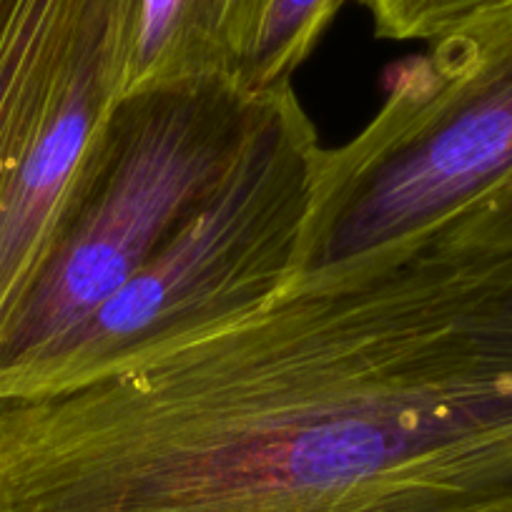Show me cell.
Wrapping results in <instances>:
<instances>
[{
  "label": "cell",
  "mask_w": 512,
  "mask_h": 512,
  "mask_svg": "<svg viewBox=\"0 0 512 512\" xmlns=\"http://www.w3.org/2000/svg\"><path fill=\"white\" fill-rule=\"evenodd\" d=\"M374 33L390 41H435L485 18L512 11V0H359Z\"/></svg>",
  "instance_id": "cell-8"
},
{
  "label": "cell",
  "mask_w": 512,
  "mask_h": 512,
  "mask_svg": "<svg viewBox=\"0 0 512 512\" xmlns=\"http://www.w3.org/2000/svg\"><path fill=\"white\" fill-rule=\"evenodd\" d=\"M322 151L292 83L264 91L254 131L214 194L0 402L111 372L277 297L297 277Z\"/></svg>",
  "instance_id": "cell-4"
},
{
  "label": "cell",
  "mask_w": 512,
  "mask_h": 512,
  "mask_svg": "<svg viewBox=\"0 0 512 512\" xmlns=\"http://www.w3.org/2000/svg\"><path fill=\"white\" fill-rule=\"evenodd\" d=\"M457 246L512 262V179L442 229Z\"/></svg>",
  "instance_id": "cell-9"
},
{
  "label": "cell",
  "mask_w": 512,
  "mask_h": 512,
  "mask_svg": "<svg viewBox=\"0 0 512 512\" xmlns=\"http://www.w3.org/2000/svg\"><path fill=\"white\" fill-rule=\"evenodd\" d=\"M231 76L226 0H134L118 98L159 83Z\"/></svg>",
  "instance_id": "cell-6"
},
{
  "label": "cell",
  "mask_w": 512,
  "mask_h": 512,
  "mask_svg": "<svg viewBox=\"0 0 512 512\" xmlns=\"http://www.w3.org/2000/svg\"><path fill=\"white\" fill-rule=\"evenodd\" d=\"M134 0H0V329L3 254L18 174L88 48L113 28L131 36Z\"/></svg>",
  "instance_id": "cell-5"
},
{
  "label": "cell",
  "mask_w": 512,
  "mask_h": 512,
  "mask_svg": "<svg viewBox=\"0 0 512 512\" xmlns=\"http://www.w3.org/2000/svg\"><path fill=\"white\" fill-rule=\"evenodd\" d=\"M482 512H512V497H507V500H502V502H495V505L487 507V510H482Z\"/></svg>",
  "instance_id": "cell-10"
},
{
  "label": "cell",
  "mask_w": 512,
  "mask_h": 512,
  "mask_svg": "<svg viewBox=\"0 0 512 512\" xmlns=\"http://www.w3.org/2000/svg\"><path fill=\"white\" fill-rule=\"evenodd\" d=\"M512 497V264L432 234L0 402V512H482Z\"/></svg>",
  "instance_id": "cell-1"
},
{
  "label": "cell",
  "mask_w": 512,
  "mask_h": 512,
  "mask_svg": "<svg viewBox=\"0 0 512 512\" xmlns=\"http://www.w3.org/2000/svg\"><path fill=\"white\" fill-rule=\"evenodd\" d=\"M347 0H226L231 73L249 91L292 83Z\"/></svg>",
  "instance_id": "cell-7"
},
{
  "label": "cell",
  "mask_w": 512,
  "mask_h": 512,
  "mask_svg": "<svg viewBox=\"0 0 512 512\" xmlns=\"http://www.w3.org/2000/svg\"><path fill=\"white\" fill-rule=\"evenodd\" d=\"M262 103L264 91L236 78L201 76L139 88L108 108L41 267L0 329V397L214 194Z\"/></svg>",
  "instance_id": "cell-2"
},
{
  "label": "cell",
  "mask_w": 512,
  "mask_h": 512,
  "mask_svg": "<svg viewBox=\"0 0 512 512\" xmlns=\"http://www.w3.org/2000/svg\"><path fill=\"white\" fill-rule=\"evenodd\" d=\"M507 179L512 11L395 63L372 121L324 146L294 279L430 239Z\"/></svg>",
  "instance_id": "cell-3"
}]
</instances>
